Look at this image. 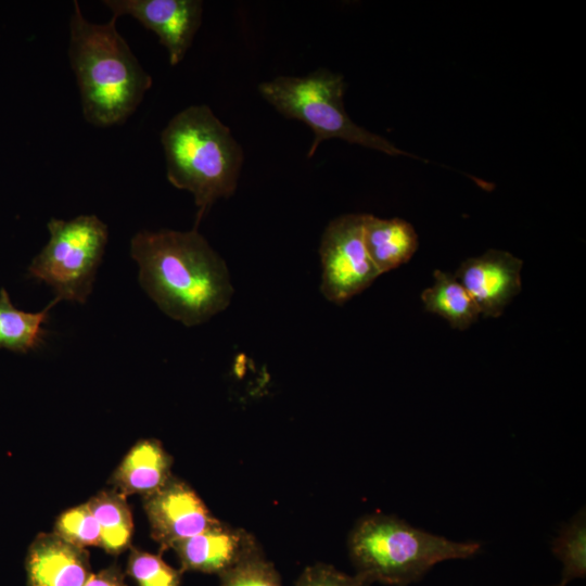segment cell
I'll list each match as a JSON object with an SVG mask.
<instances>
[{"label":"cell","mask_w":586,"mask_h":586,"mask_svg":"<svg viewBox=\"0 0 586 586\" xmlns=\"http://www.w3.org/2000/svg\"><path fill=\"white\" fill-rule=\"evenodd\" d=\"M139 282L168 317L187 327L225 310L233 286L225 260L196 230H141L130 241Z\"/></svg>","instance_id":"6da1fadb"},{"label":"cell","mask_w":586,"mask_h":586,"mask_svg":"<svg viewBox=\"0 0 586 586\" xmlns=\"http://www.w3.org/2000/svg\"><path fill=\"white\" fill-rule=\"evenodd\" d=\"M259 548L255 538L243 528L219 522L177 543L171 549L180 561L181 571H198L219 576Z\"/></svg>","instance_id":"8fae6325"},{"label":"cell","mask_w":586,"mask_h":586,"mask_svg":"<svg viewBox=\"0 0 586 586\" xmlns=\"http://www.w3.org/2000/svg\"><path fill=\"white\" fill-rule=\"evenodd\" d=\"M366 214H345L326 227L319 246L322 266L320 291L342 305L381 276L364 241Z\"/></svg>","instance_id":"52a82bcc"},{"label":"cell","mask_w":586,"mask_h":586,"mask_svg":"<svg viewBox=\"0 0 586 586\" xmlns=\"http://www.w3.org/2000/svg\"><path fill=\"white\" fill-rule=\"evenodd\" d=\"M59 302L54 297L40 311H24L12 304L4 288L0 289V348L21 354L38 348L47 334L43 326L49 320L51 309Z\"/></svg>","instance_id":"9a60e30c"},{"label":"cell","mask_w":586,"mask_h":586,"mask_svg":"<svg viewBox=\"0 0 586 586\" xmlns=\"http://www.w3.org/2000/svg\"><path fill=\"white\" fill-rule=\"evenodd\" d=\"M522 265L511 253L493 249L467 258L454 275L481 315L497 318L522 289Z\"/></svg>","instance_id":"30bf717a"},{"label":"cell","mask_w":586,"mask_h":586,"mask_svg":"<svg viewBox=\"0 0 586 586\" xmlns=\"http://www.w3.org/2000/svg\"><path fill=\"white\" fill-rule=\"evenodd\" d=\"M143 498L151 535L162 549L173 548L220 522L192 487L175 476Z\"/></svg>","instance_id":"9c48e42d"},{"label":"cell","mask_w":586,"mask_h":586,"mask_svg":"<svg viewBox=\"0 0 586 586\" xmlns=\"http://www.w3.org/2000/svg\"><path fill=\"white\" fill-rule=\"evenodd\" d=\"M53 532L81 548L101 547L102 544L100 526L87 502L61 513Z\"/></svg>","instance_id":"d6986e66"},{"label":"cell","mask_w":586,"mask_h":586,"mask_svg":"<svg viewBox=\"0 0 586 586\" xmlns=\"http://www.w3.org/2000/svg\"><path fill=\"white\" fill-rule=\"evenodd\" d=\"M548 586H563V585H561V584L559 583V584H557V585H548Z\"/></svg>","instance_id":"cb8c5ba5"},{"label":"cell","mask_w":586,"mask_h":586,"mask_svg":"<svg viewBox=\"0 0 586 586\" xmlns=\"http://www.w3.org/2000/svg\"><path fill=\"white\" fill-rule=\"evenodd\" d=\"M555 557L562 564L560 584L584 578L586 575V512L585 508L575 513L560 530L551 543Z\"/></svg>","instance_id":"ac0fdd59"},{"label":"cell","mask_w":586,"mask_h":586,"mask_svg":"<svg viewBox=\"0 0 586 586\" xmlns=\"http://www.w3.org/2000/svg\"><path fill=\"white\" fill-rule=\"evenodd\" d=\"M103 3L112 16L130 15L156 34L173 66L183 60L202 23L201 0H104Z\"/></svg>","instance_id":"ba28073f"},{"label":"cell","mask_w":586,"mask_h":586,"mask_svg":"<svg viewBox=\"0 0 586 586\" xmlns=\"http://www.w3.org/2000/svg\"><path fill=\"white\" fill-rule=\"evenodd\" d=\"M47 227L49 241L33 258L28 273L51 286L60 302L84 304L107 244V226L95 215H79L51 218Z\"/></svg>","instance_id":"8992f818"},{"label":"cell","mask_w":586,"mask_h":586,"mask_svg":"<svg viewBox=\"0 0 586 586\" xmlns=\"http://www.w3.org/2000/svg\"><path fill=\"white\" fill-rule=\"evenodd\" d=\"M101 531V547L119 555L131 542L133 523L126 496L114 488L102 491L87 501Z\"/></svg>","instance_id":"e0dca14e"},{"label":"cell","mask_w":586,"mask_h":586,"mask_svg":"<svg viewBox=\"0 0 586 586\" xmlns=\"http://www.w3.org/2000/svg\"><path fill=\"white\" fill-rule=\"evenodd\" d=\"M173 458L155 438L138 441L111 477L113 488L124 496L146 497L163 487L171 475Z\"/></svg>","instance_id":"4fadbf2b"},{"label":"cell","mask_w":586,"mask_h":586,"mask_svg":"<svg viewBox=\"0 0 586 586\" xmlns=\"http://www.w3.org/2000/svg\"><path fill=\"white\" fill-rule=\"evenodd\" d=\"M161 142L167 180L194 198L196 228L217 200L234 193L243 150L207 105H191L176 114L163 129Z\"/></svg>","instance_id":"3957f363"},{"label":"cell","mask_w":586,"mask_h":586,"mask_svg":"<svg viewBox=\"0 0 586 586\" xmlns=\"http://www.w3.org/2000/svg\"><path fill=\"white\" fill-rule=\"evenodd\" d=\"M480 549L477 542L450 540L382 513L359 519L347 538L356 574L391 586L416 583L435 564L472 558Z\"/></svg>","instance_id":"277c9868"},{"label":"cell","mask_w":586,"mask_h":586,"mask_svg":"<svg viewBox=\"0 0 586 586\" xmlns=\"http://www.w3.org/2000/svg\"><path fill=\"white\" fill-rule=\"evenodd\" d=\"M346 84L341 74L319 68L305 76H278L258 85L259 94L288 118L306 124L314 133L307 153L311 157L322 141L341 139L391 156H418L352 120L345 111Z\"/></svg>","instance_id":"5b68a950"},{"label":"cell","mask_w":586,"mask_h":586,"mask_svg":"<svg viewBox=\"0 0 586 586\" xmlns=\"http://www.w3.org/2000/svg\"><path fill=\"white\" fill-rule=\"evenodd\" d=\"M84 586H127L118 566L111 565L97 573H91Z\"/></svg>","instance_id":"603a6c76"},{"label":"cell","mask_w":586,"mask_h":586,"mask_svg":"<svg viewBox=\"0 0 586 586\" xmlns=\"http://www.w3.org/2000/svg\"><path fill=\"white\" fill-rule=\"evenodd\" d=\"M367 581L345 574L334 566L316 563L307 566L296 579L294 586H370Z\"/></svg>","instance_id":"7402d4cb"},{"label":"cell","mask_w":586,"mask_h":586,"mask_svg":"<svg viewBox=\"0 0 586 586\" xmlns=\"http://www.w3.org/2000/svg\"><path fill=\"white\" fill-rule=\"evenodd\" d=\"M219 579V586H282L277 569L260 548L220 574Z\"/></svg>","instance_id":"ffe728a7"},{"label":"cell","mask_w":586,"mask_h":586,"mask_svg":"<svg viewBox=\"0 0 586 586\" xmlns=\"http://www.w3.org/2000/svg\"><path fill=\"white\" fill-rule=\"evenodd\" d=\"M127 574L138 586H180L181 571L168 565L162 557L132 548Z\"/></svg>","instance_id":"44dd1931"},{"label":"cell","mask_w":586,"mask_h":586,"mask_svg":"<svg viewBox=\"0 0 586 586\" xmlns=\"http://www.w3.org/2000/svg\"><path fill=\"white\" fill-rule=\"evenodd\" d=\"M433 278L434 283L421 293L425 310L443 317L451 328L468 329L481 315L471 296L455 275L435 270Z\"/></svg>","instance_id":"2e32d148"},{"label":"cell","mask_w":586,"mask_h":586,"mask_svg":"<svg viewBox=\"0 0 586 586\" xmlns=\"http://www.w3.org/2000/svg\"><path fill=\"white\" fill-rule=\"evenodd\" d=\"M116 20L90 22L78 1L73 3L68 59L84 118L95 127L125 123L152 87V77L118 33Z\"/></svg>","instance_id":"7a4b0ae2"},{"label":"cell","mask_w":586,"mask_h":586,"mask_svg":"<svg viewBox=\"0 0 586 586\" xmlns=\"http://www.w3.org/2000/svg\"><path fill=\"white\" fill-rule=\"evenodd\" d=\"M364 241L381 275L408 263L418 250L413 226L402 218L383 219L366 214Z\"/></svg>","instance_id":"5bb4252c"},{"label":"cell","mask_w":586,"mask_h":586,"mask_svg":"<svg viewBox=\"0 0 586 586\" xmlns=\"http://www.w3.org/2000/svg\"><path fill=\"white\" fill-rule=\"evenodd\" d=\"M28 586H84L91 575L89 555L61 536L41 533L25 559Z\"/></svg>","instance_id":"7c38bea8"}]
</instances>
